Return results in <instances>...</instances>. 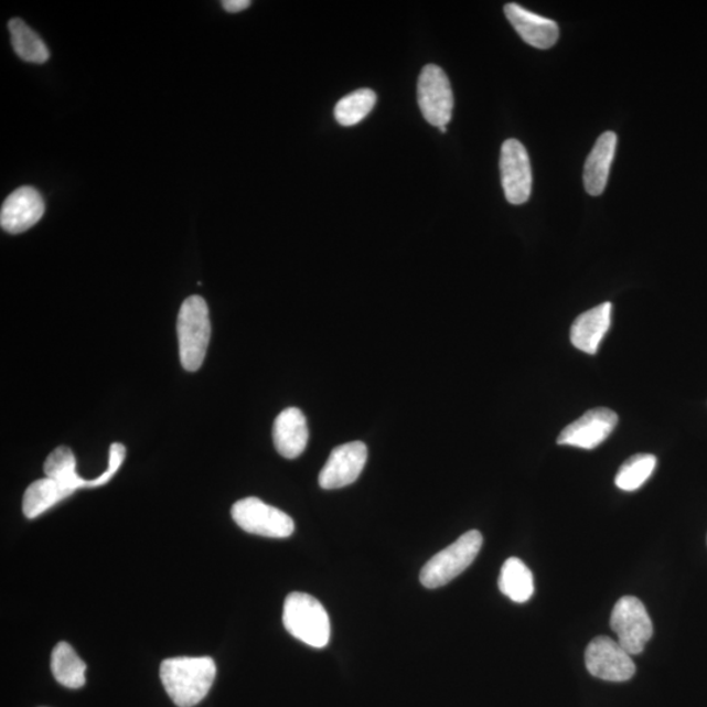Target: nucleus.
<instances>
[{"label":"nucleus","instance_id":"f257e3e1","mask_svg":"<svg viewBox=\"0 0 707 707\" xmlns=\"http://www.w3.org/2000/svg\"><path fill=\"white\" fill-rule=\"evenodd\" d=\"M216 677V664L210 656H178L160 666V678L179 707L199 705L208 695Z\"/></svg>","mask_w":707,"mask_h":707},{"label":"nucleus","instance_id":"f03ea898","mask_svg":"<svg viewBox=\"0 0 707 707\" xmlns=\"http://www.w3.org/2000/svg\"><path fill=\"white\" fill-rule=\"evenodd\" d=\"M212 323H210L206 300L199 296L189 297L182 303L178 317L180 361L189 373H195L206 358Z\"/></svg>","mask_w":707,"mask_h":707},{"label":"nucleus","instance_id":"7ed1b4c3","mask_svg":"<svg viewBox=\"0 0 707 707\" xmlns=\"http://www.w3.org/2000/svg\"><path fill=\"white\" fill-rule=\"evenodd\" d=\"M283 625L291 635L314 649L331 641V621L323 604L311 594L292 592L283 606Z\"/></svg>","mask_w":707,"mask_h":707},{"label":"nucleus","instance_id":"20e7f679","mask_svg":"<svg viewBox=\"0 0 707 707\" xmlns=\"http://www.w3.org/2000/svg\"><path fill=\"white\" fill-rule=\"evenodd\" d=\"M482 542L484 538L479 531L467 532L424 566L419 576L421 583L426 588H439L450 583L473 564L482 548Z\"/></svg>","mask_w":707,"mask_h":707},{"label":"nucleus","instance_id":"39448f33","mask_svg":"<svg viewBox=\"0 0 707 707\" xmlns=\"http://www.w3.org/2000/svg\"><path fill=\"white\" fill-rule=\"evenodd\" d=\"M231 515L237 526L251 535L286 538L296 529V524L289 515L277 507L266 505L255 496L237 501L231 510Z\"/></svg>","mask_w":707,"mask_h":707},{"label":"nucleus","instance_id":"423d86ee","mask_svg":"<svg viewBox=\"0 0 707 707\" xmlns=\"http://www.w3.org/2000/svg\"><path fill=\"white\" fill-rule=\"evenodd\" d=\"M611 628L618 642L630 655H639L645 650L653 636V622L640 599L621 598L615 603L611 615Z\"/></svg>","mask_w":707,"mask_h":707},{"label":"nucleus","instance_id":"0eeeda50","mask_svg":"<svg viewBox=\"0 0 707 707\" xmlns=\"http://www.w3.org/2000/svg\"><path fill=\"white\" fill-rule=\"evenodd\" d=\"M417 94L419 108L427 122L443 128L451 121L453 94L450 79L442 68L425 66L419 75Z\"/></svg>","mask_w":707,"mask_h":707},{"label":"nucleus","instance_id":"6e6552de","mask_svg":"<svg viewBox=\"0 0 707 707\" xmlns=\"http://www.w3.org/2000/svg\"><path fill=\"white\" fill-rule=\"evenodd\" d=\"M586 667L593 677L612 683H624L635 674L632 655L618 641L597 636L586 649Z\"/></svg>","mask_w":707,"mask_h":707},{"label":"nucleus","instance_id":"1a4fd4ad","mask_svg":"<svg viewBox=\"0 0 707 707\" xmlns=\"http://www.w3.org/2000/svg\"><path fill=\"white\" fill-rule=\"evenodd\" d=\"M501 179L511 205H523L531 197L532 168L528 152L516 139H507L501 150Z\"/></svg>","mask_w":707,"mask_h":707},{"label":"nucleus","instance_id":"9d476101","mask_svg":"<svg viewBox=\"0 0 707 707\" xmlns=\"http://www.w3.org/2000/svg\"><path fill=\"white\" fill-rule=\"evenodd\" d=\"M619 424V416L611 409L597 408L585 413L576 422L566 426L557 443L593 450L604 443Z\"/></svg>","mask_w":707,"mask_h":707},{"label":"nucleus","instance_id":"9b49d317","mask_svg":"<svg viewBox=\"0 0 707 707\" xmlns=\"http://www.w3.org/2000/svg\"><path fill=\"white\" fill-rule=\"evenodd\" d=\"M367 446L352 442L335 447L319 475V485L325 490L354 484L367 463Z\"/></svg>","mask_w":707,"mask_h":707},{"label":"nucleus","instance_id":"f8f14e48","mask_svg":"<svg viewBox=\"0 0 707 707\" xmlns=\"http://www.w3.org/2000/svg\"><path fill=\"white\" fill-rule=\"evenodd\" d=\"M45 214V201L32 186L19 188L9 195L0 210V226L6 233L19 235L32 228Z\"/></svg>","mask_w":707,"mask_h":707},{"label":"nucleus","instance_id":"ddd939ff","mask_svg":"<svg viewBox=\"0 0 707 707\" xmlns=\"http://www.w3.org/2000/svg\"><path fill=\"white\" fill-rule=\"evenodd\" d=\"M506 18L523 41L536 49H549L556 45L559 28L556 21L537 15L516 3L505 6Z\"/></svg>","mask_w":707,"mask_h":707},{"label":"nucleus","instance_id":"4468645a","mask_svg":"<svg viewBox=\"0 0 707 707\" xmlns=\"http://www.w3.org/2000/svg\"><path fill=\"white\" fill-rule=\"evenodd\" d=\"M310 439L304 413L287 408L276 418L272 426V442L285 459H297L302 454Z\"/></svg>","mask_w":707,"mask_h":707},{"label":"nucleus","instance_id":"2eb2a0df","mask_svg":"<svg viewBox=\"0 0 707 707\" xmlns=\"http://www.w3.org/2000/svg\"><path fill=\"white\" fill-rule=\"evenodd\" d=\"M612 304L603 303L580 314L570 331L571 344L580 352L597 354L600 342L611 326Z\"/></svg>","mask_w":707,"mask_h":707},{"label":"nucleus","instance_id":"dca6fc26","mask_svg":"<svg viewBox=\"0 0 707 707\" xmlns=\"http://www.w3.org/2000/svg\"><path fill=\"white\" fill-rule=\"evenodd\" d=\"M618 136L613 131H606L594 143L585 164V188L590 195H600L607 186L609 171L613 162Z\"/></svg>","mask_w":707,"mask_h":707},{"label":"nucleus","instance_id":"f3484780","mask_svg":"<svg viewBox=\"0 0 707 707\" xmlns=\"http://www.w3.org/2000/svg\"><path fill=\"white\" fill-rule=\"evenodd\" d=\"M69 495L73 493L53 479L45 478L34 481L25 490L23 513L28 519H36L47 510L68 499Z\"/></svg>","mask_w":707,"mask_h":707},{"label":"nucleus","instance_id":"a211bd4d","mask_svg":"<svg viewBox=\"0 0 707 707\" xmlns=\"http://www.w3.org/2000/svg\"><path fill=\"white\" fill-rule=\"evenodd\" d=\"M499 586L501 592L514 603H527L535 592L534 574L522 559L511 557L502 566Z\"/></svg>","mask_w":707,"mask_h":707},{"label":"nucleus","instance_id":"6ab92c4d","mask_svg":"<svg viewBox=\"0 0 707 707\" xmlns=\"http://www.w3.org/2000/svg\"><path fill=\"white\" fill-rule=\"evenodd\" d=\"M51 667L55 681L63 687L81 689L86 684L87 666L67 642H60L52 653Z\"/></svg>","mask_w":707,"mask_h":707},{"label":"nucleus","instance_id":"aec40b11","mask_svg":"<svg viewBox=\"0 0 707 707\" xmlns=\"http://www.w3.org/2000/svg\"><path fill=\"white\" fill-rule=\"evenodd\" d=\"M44 472L46 478L53 479L63 488H66L73 494L76 490L87 488L88 480L81 478L76 473V459L75 454L68 447L62 446L55 448V450L49 454L45 464Z\"/></svg>","mask_w":707,"mask_h":707},{"label":"nucleus","instance_id":"412c9836","mask_svg":"<svg viewBox=\"0 0 707 707\" xmlns=\"http://www.w3.org/2000/svg\"><path fill=\"white\" fill-rule=\"evenodd\" d=\"M9 30L13 51L21 60L42 65L51 57L45 42L23 20L18 18L10 20Z\"/></svg>","mask_w":707,"mask_h":707},{"label":"nucleus","instance_id":"4be33fe9","mask_svg":"<svg viewBox=\"0 0 707 707\" xmlns=\"http://www.w3.org/2000/svg\"><path fill=\"white\" fill-rule=\"evenodd\" d=\"M376 104V94L373 89L362 88L341 99L335 105L334 117L342 126L360 124L369 115Z\"/></svg>","mask_w":707,"mask_h":707},{"label":"nucleus","instance_id":"5701e85b","mask_svg":"<svg viewBox=\"0 0 707 707\" xmlns=\"http://www.w3.org/2000/svg\"><path fill=\"white\" fill-rule=\"evenodd\" d=\"M655 468L656 458L654 454H634L621 465L618 475H615V486L624 492H635L651 478Z\"/></svg>","mask_w":707,"mask_h":707},{"label":"nucleus","instance_id":"b1692460","mask_svg":"<svg viewBox=\"0 0 707 707\" xmlns=\"http://www.w3.org/2000/svg\"><path fill=\"white\" fill-rule=\"evenodd\" d=\"M126 458V448L121 443H114L109 448V464L107 471H105L99 478L94 480H88L87 488H100L107 485L108 482L115 478V474L118 472V469L124 464Z\"/></svg>","mask_w":707,"mask_h":707},{"label":"nucleus","instance_id":"393cba45","mask_svg":"<svg viewBox=\"0 0 707 707\" xmlns=\"http://www.w3.org/2000/svg\"><path fill=\"white\" fill-rule=\"evenodd\" d=\"M251 2H249V0H226V2L222 3L223 9L229 13L247 10Z\"/></svg>","mask_w":707,"mask_h":707}]
</instances>
